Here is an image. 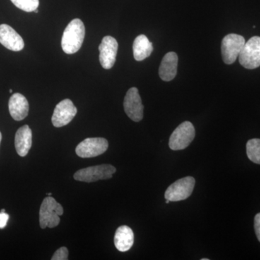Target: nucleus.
Listing matches in <instances>:
<instances>
[{
	"mask_svg": "<svg viewBox=\"0 0 260 260\" xmlns=\"http://www.w3.org/2000/svg\"><path fill=\"white\" fill-rule=\"evenodd\" d=\"M85 28L80 19H73L65 28L61 39V47L66 54L78 52L85 39Z\"/></svg>",
	"mask_w": 260,
	"mask_h": 260,
	"instance_id": "nucleus-1",
	"label": "nucleus"
},
{
	"mask_svg": "<svg viewBox=\"0 0 260 260\" xmlns=\"http://www.w3.org/2000/svg\"><path fill=\"white\" fill-rule=\"evenodd\" d=\"M64 213V209L54 198L48 196L43 200L39 210V223L42 229L57 226L60 222L59 216Z\"/></svg>",
	"mask_w": 260,
	"mask_h": 260,
	"instance_id": "nucleus-2",
	"label": "nucleus"
},
{
	"mask_svg": "<svg viewBox=\"0 0 260 260\" xmlns=\"http://www.w3.org/2000/svg\"><path fill=\"white\" fill-rule=\"evenodd\" d=\"M116 172V168L110 164H102L80 169L74 174V179L82 182H94L112 179Z\"/></svg>",
	"mask_w": 260,
	"mask_h": 260,
	"instance_id": "nucleus-3",
	"label": "nucleus"
},
{
	"mask_svg": "<svg viewBox=\"0 0 260 260\" xmlns=\"http://www.w3.org/2000/svg\"><path fill=\"white\" fill-rule=\"evenodd\" d=\"M194 126L190 121H184L173 132L169 139V148L173 150H184L194 139Z\"/></svg>",
	"mask_w": 260,
	"mask_h": 260,
	"instance_id": "nucleus-4",
	"label": "nucleus"
},
{
	"mask_svg": "<svg viewBox=\"0 0 260 260\" xmlns=\"http://www.w3.org/2000/svg\"><path fill=\"white\" fill-rule=\"evenodd\" d=\"M239 62L246 69L260 66V37H253L245 43L239 55Z\"/></svg>",
	"mask_w": 260,
	"mask_h": 260,
	"instance_id": "nucleus-5",
	"label": "nucleus"
},
{
	"mask_svg": "<svg viewBox=\"0 0 260 260\" xmlns=\"http://www.w3.org/2000/svg\"><path fill=\"white\" fill-rule=\"evenodd\" d=\"M245 43L244 38L238 34H231L225 36L221 43V54L224 63L232 64L235 62Z\"/></svg>",
	"mask_w": 260,
	"mask_h": 260,
	"instance_id": "nucleus-6",
	"label": "nucleus"
},
{
	"mask_svg": "<svg viewBox=\"0 0 260 260\" xmlns=\"http://www.w3.org/2000/svg\"><path fill=\"white\" fill-rule=\"evenodd\" d=\"M195 185L192 177H186L176 181L167 188L165 192L166 200L171 202L181 201L191 196Z\"/></svg>",
	"mask_w": 260,
	"mask_h": 260,
	"instance_id": "nucleus-7",
	"label": "nucleus"
},
{
	"mask_svg": "<svg viewBox=\"0 0 260 260\" xmlns=\"http://www.w3.org/2000/svg\"><path fill=\"white\" fill-rule=\"evenodd\" d=\"M108 148L109 143L105 138H90L79 143L75 152L80 158H94L105 153Z\"/></svg>",
	"mask_w": 260,
	"mask_h": 260,
	"instance_id": "nucleus-8",
	"label": "nucleus"
},
{
	"mask_svg": "<svg viewBox=\"0 0 260 260\" xmlns=\"http://www.w3.org/2000/svg\"><path fill=\"white\" fill-rule=\"evenodd\" d=\"M124 109L126 115L135 122H139L143 119L144 107L138 88L133 87L128 90L124 97Z\"/></svg>",
	"mask_w": 260,
	"mask_h": 260,
	"instance_id": "nucleus-9",
	"label": "nucleus"
},
{
	"mask_svg": "<svg viewBox=\"0 0 260 260\" xmlns=\"http://www.w3.org/2000/svg\"><path fill=\"white\" fill-rule=\"evenodd\" d=\"M77 112V108L71 100L64 99L61 101L56 106L51 117L53 125L55 127L67 125L74 119Z\"/></svg>",
	"mask_w": 260,
	"mask_h": 260,
	"instance_id": "nucleus-10",
	"label": "nucleus"
},
{
	"mask_svg": "<svg viewBox=\"0 0 260 260\" xmlns=\"http://www.w3.org/2000/svg\"><path fill=\"white\" fill-rule=\"evenodd\" d=\"M118 47L119 45L117 41L110 36H107L102 39V42L99 47V50L100 51L99 60L104 69H111L115 64Z\"/></svg>",
	"mask_w": 260,
	"mask_h": 260,
	"instance_id": "nucleus-11",
	"label": "nucleus"
},
{
	"mask_svg": "<svg viewBox=\"0 0 260 260\" xmlns=\"http://www.w3.org/2000/svg\"><path fill=\"white\" fill-rule=\"evenodd\" d=\"M0 44L11 51H21L24 48L23 39L7 24L0 25Z\"/></svg>",
	"mask_w": 260,
	"mask_h": 260,
	"instance_id": "nucleus-12",
	"label": "nucleus"
},
{
	"mask_svg": "<svg viewBox=\"0 0 260 260\" xmlns=\"http://www.w3.org/2000/svg\"><path fill=\"white\" fill-rule=\"evenodd\" d=\"M179 58L175 52H169L162 58L160 68L159 76L164 81L169 82L175 78L177 74Z\"/></svg>",
	"mask_w": 260,
	"mask_h": 260,
	"instance_id": "nucleus-13",
	"label": "nucleus"
},
{
	"mask_svg": "<svg viewBox=\"0 0 260 260\" xmlns=\"http://www.w3.org/2000/svg\"><path fill=\"white\" fill-rule=\"evenodd\" d=\"M10 115L15 121H21L28 116L29 104L26 98L20 93H15L9 100Z\"/></svg>",
	"mask_w": 260,
	"mask_h": 260,
	"instance_id": "nucleus-14",
	"label": "nucleus"
},
{
	"mask_svg": "<svg viewBox=\"0 0 260 260\" xmlns=\"http://www.w3.org/2000/svg\"><path fill=\"white\" fill-rule=\"evenodd\" d=\"M15 146L20 156L24 157L28 153L32 146V131L28 125L19 128L15 134Z\"/></svg>",
	"mask_w": 260,
	"mask_h": 260,
	"instance_id": "nucleus-15",
	"label": "nucleus"
},
{
	"mask_svg": "<svg viewBox=\"0 0 260 260\" xmlns=\"http://www.w3.org/2000/svg\"><path fill=\"white\" fill-rule=\"evenodd\" d=\"M134 244V233L127 225L118 228L114 235V245L121 252L129 251Z\"/></svg>",
	"mask_w": 260,
	"mask_h": 260,
	"instance_id": "nucleus-16",
	"label": "nucleus"
},
{
	"mask_svg": "<svg viewBox=\"0 0 260 260\" xmlns=\"http://www.w3.org/2000/svg\"><path fill=\"white\" fill-rule=\"evenodd\" d=\"M153 51V44L145 35L136 37L133 43V55L136 61H143L150 56Z\"/></svg>",
	"mask_w": 260,
	"mask_h": 260,
	"instance_id": "nucleus-17",
	"label": "nucleus"
},
{
	"mask_svg": "<svg viewBox=\"0 0 260 260\" xmlns=\"http://www.w3.org/2000/svg\"><path fill=\"white\" fill-rule=\"evenodd\" d=\"M246 154L249 160L260 165V139H251L246 143Z\"/></svg>",
	"mask_w": 260,
	"mask_h": 260,
	"instance_id": "nucleus-18",
	"label": "nucleus"
},
{
	"mask_svg": "<svg viewBox=\"0 0 260 260\" xmlns=\"http://www.w3.org/2000/svg\"><path fill=\"white\" fill-rule=\"evenodd\" d=\"M11 2L19 9L27 13L35 11L39 5V0H11Z\"/></svg>",
	"mask_w": 260,
	"mask_h": 260,
	"instance_id": "nucleus-19",
	"label": "nucleus"
},
{
	"mask_svg": "<svg viewBox=\"0 0 260 260\" xmlns=\"http://www.w3.org/2000/svg\"><path fill=\"white\" fill-rule=\"evenodd\" d=\"M68 254H69V251H68V248L62 246L55 251L54 255L51 257V259L67 260L68 259Z\"/></svg>",
	"mask_w": 260,
	"mask_h": 260,
	"instance_id": "nucleus-20",
	"label": "nucleus"
},
{
	"mask_svg": "<svg viewBox=\"0 0 260 260\" xmlns=\"http://www.w3.org/2000/svg\"><path fill=\"white\" fill-rule=\"evenodd\" d=\"M254 230L256 237L260 242V213L256 214L254 217Z\"/></svg>",
	"mask_w": 260,
	"mask_h": 260,
	"instance_id": "nucleus-21",
	"label": "nucleus"
},
{
	"mask_svg": "<svg viewBox=\"0 0 260 260\" xmlns=\"http://www.w3.org/2000/svg\"><path fill=\"white\" fill-rule=\"evenodd\" d=\"M9 218L10 216L8 214L0 212V229H3L6 226Z\"/></svg>",
	"mask_w": 260,
	"mask_h": 260,
	"instance_id": "nucleus-22",
	"label": "nucleus"
},
{
	"mask_svg": "<svg viewBox=\"0 0 260 260\" xmlns=\"http://www.w3.org/2000/svg\"><path fill=\"white\" fill-rule=\"evenodd\" d=\"M170 200H166V203H167V204H169V203H170Z\"/></svg>",
	"mask_w": 260,
	"mask_h": 260,
	"instance_id": "nucleus-23",
	"label": "nucleus"
},
{
	"mask_svg": "<svg viewBox=\"0 0 260 260\" xmlns=\"http://www.w3.org/2000/svg\"><path fill=\"white\" fill-rule=\"evenodd\" d=\"M2 141V133L1 132H0V143H1Z\"/></svg>",
	"mask_w": 260,
	"mask_h": 260,
	"instance_id": "nucleus-24",
	"label": "nucleus"
},
{
	"mask_svg": "<svg viewBox=\"0 0 260 260\" xmlns=\"http://www.w3.org/2000/svg\"><path fill=\"white\" fill-rule=\"evenodd\" d=\"M1 213H5V209H3L1 210Z\"/></svg>",
	"mask_w": 260,
	"mask_h": 260,
	"instance_id": "nucleus-25",
	"label": "nucleus"
},
{
	"mask_svg": "<svg viewBox=\"0 0 260 260\" xmlns=\"http://www.w3.org/2000/svg\"><path fill=\"white\" fill-rule=\"evenodd\" d=\"M201 260H209L208 258H203V259H201Z\"/></svg>",
	"mask_w": 260,
	"mask_h": 260,
	"instance_id": "nucleus-26",
	"label": "nucleus"
},
{
	"mask_svg": "<svg viewBox=\"0 0 260 260\" xmlns=\"http://www.w3.org/2000/svg\"><path fill=\"white\" fill-rule=\"evenodd\" d=\"M10 93H13V90H12V89H10Z\"/></svg>",
	"mask_w": 260,
	"mask_h": 260,
	"instance_id": "nucleus-27",
	"label": "nucleus"
},
{
	"mask_svg": "<svg viewBox=\"0 0 260 260\" xmlns=\"http://www.w3.org/2000/svg\"><path fill=\"white\" fill-rule=\"evenodd\" d=\"M48 196H51V193H48Z\"/></svg>",
	"mask_w": 260,
	"mask_h": 260,
	"instance_id": "nucleus-28",
	"label": "nucleus"
}]
</instances>
